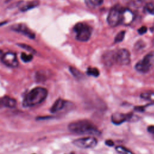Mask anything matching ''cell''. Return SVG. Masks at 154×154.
I'll return each instance as SVG.
<instances>
[{
  "label": "cell",
  "mask_w": 154,
  "mask_h": 154,
  "mask_svg": "<svg viewBox=\"0 0 154 154\" xmlns=\"http://www.w3.org/2000/svg\"><path fill=\"white\" fill-rule=\"evenodd\" d=\"M69 71L71 73V74L73 76V77L78 79H81L84 78V74L79 70H78L75 67L70 66Z\"/></svg>",
  "instance_id": "obj_17"
},
{
  "label": "cell",
  "mask_w": 154,
  "mask_h": 154,
  "mask_svg": "<svg viewBox=\"0 0 154 154\" xmlns=\"http://www.w3.org/2000/svg\"><path fill=\"white\" fill-rule=\"evenodd\" d=\"M151 105H152V103H147V104L146 105H143V106H142V105H141V106H135L134 107V110H135V111H137V112H144V111L146 110V107H147L148 106Z\"/></svg>",
  "instance_id": "obj_26"
},
{
  "label": "cell",
  "mask_w": 154,
  "mask_h": 154,
  "mask_svg": "<svg viewBox=\"0 0 154 154\" xmlns=\"http://www.w3.org/2000/svg\"><path fill=\"white\" fill-rule=\"evenodd\" d=\"M97 139L94 137H87L77 138L72 141V144L74 146L81 149L94 148L97 146Z\"/></svg>",
  "instance_id": "obj_7"
},
{
  "label": "cell",
  "mask_w": 154,
  "mask_h": 154,
  "mask_svg": "<svg viewBox=\"0 0 154 154\" xmlns=\"http://www.w3.org/2000/svg\"><path fill=\"white\" fill-rule=\"evenodd\" d=\"M140 119V117L135 115L132 112L129 113H121L116 112L111 115V122L116 125H119L126 122H135Z\"/></svg>",
  "instance_id": "obj_5"
},
{
  "label": "cell",
  "mask_w": 154,
  "mask_h": 154,
  "mask_svg": "<svg viewBox=\"0 0 154 154\" xmlns=\"http://www.w3.org/2000/svg\"><path fill=\"white\" fill-rule=\"evenodd\" d=\"M21 60L25 63H28L32 60L33 56L32 54H26L24 52H22L20 55Z\"/></svg>",
  "instance_id": "obj_22"
},
{
  "label": "cell",
  "mask_w": 154,
  "mask_h": 154,
  "mask_svg": "<svg viewBox=\"0 0 154 154\" xmlns=\"http://www.w3.org/2000/svg\"><path fill=\"white\" fill-rule=\"evenodd\" d=\"M1 58L2 63L9 67L16 68L19 66V61L17 55L14 52H6L2 54Z\"/></svg>",
  "instance_id": "obj_9"
},
{
  "label": "cell",
  "mask_w": 154,
  "mask_h": 154,
  "mask_svg": "<svg viewBox=\"0 0 154 154\" xmlns=\"http://www.w3.org/2000/svg\"><path fill=\"white\" fill-rule=\"evenodd\" d=\"M86 4L90 7L99 6L102 5L103 0H85Z\"/></svg>",
  "instance_id": "obj_20"
},
{
  "label": "cell",
  "mask_w": 154,
  "mask_h": 154,
  "mask_svg": "<svg viewBox=\"0 0 154 154\" xmlns=\"http://www.w3.org/2000/svg\"><path fill=\"white\" fill-rule=\"evenodd\" d=\"M116 152L120 154H135L130 149L123 146H117L115 147Z\"/></svg>",
  "instance_id": "obj_19"
},
{
  "label": "cell",
  "mask_w": 154,
  "mask_h": 154,
  "mask_svg": "<svg viewBox=\"0 0 154 154\" xmlns=\"http://www.w3.org/2000/svg\"><path fill=\"white\" fill-rule=\"evenodd\" d=\"M105 144H106L107 146H109V147H112V146H114V141H113L112 140H109V139L105 140Z\"/></svg>",
  "instance_id": "obj_30"
},
{
  "label": "cell",
  "mask_w": 154,
  "mask_h": 154,
  "mask_svg": "<svg viewBox=\"0 0 154 154\" xmlns=\"http://www.w3.org/2000/svg\"><path fill=\"white\" fill-rule=\"evenodd\" d=\"M140 97L142 99L147 100L152 104H154V92L152 91H146L140 94Z\"/></svg>",
  "instance_id": "obj_16"
},
{
  "label": "cell",
  "mask_w": 154,
  "mask_h": 154,
  "mask_svg": "<svg viewBox=\"0 0 154 154\" xmlns=\"http://www.w3.org/2000/svg\"><path fill=\"white\" fill-rule=\"evenodd\" d=\"M86 73L87 75L93 76L94 78H97L100 75V72L99 69L96 67H88L87 69Z\"/></svg>",
  "instance_id": "obj_18"
},
{
  "label": "cell",
  "mask_w": 154,
  "mask_h": 154,
  "mask_svg": "<svg viewBox=\"0 0 154 154\" xmlns=\"http://www.w3.org/2000/svg\"><path fill=\"white\" fill-rule=\"evenodd\" d=\"M144 48V43L143 42H141L140 43L137 42V44L135 45V49L138 51L140 49H141Z\"/></svg>",
  "instance_id": "obj_28"
},
{
  "label": "cell",
  "mask_w": 154,
  "mask_h": 154,
  "mask_svg": "<svg viewBox=\"0 0 154 154\" xmlns=\"http://www.w3.org/2000/svg\"><path fill=\"white\" fill-rule=\"evenodd\" d=\"M40 4L39 0H32L30 1H28L21 4L20 5V10L21 11H26L29 10L34 8Z\"/></svg>",
  "instance_id": "obj_15"
},
{
  "label": "cell",
  "mask_w": 154,
  "mask_h": 154,
  "mask_svg": "<svg viewBox=\"0 0 154 154\" xmlns=\"http://www.w3.org/2000/svg\"><path fill=\"white\" fill-rule=\"evenodd\" d=\"M154 62V53L149 52L143 58L137 62L135 65V69L137 71L146 73L150 70Z\"/></svg>",
  "instance_id": "obj_3"
},
{
  "label": "cell",
  "mask_w": 154,
  "mask_h": 154,
  "mask_svg": "<svg viewBox=\"0 0 154 154\" xmlns=\"http://www.w3.org/2000/svg\"><path fill=\"white\" fill-rule=\"evenodd\" d=\"M76 33V38L80 42H86L89 40L91 34V28L82 23H78L73 28Z\"/></svg>",
  "instance_id": "obj_4"
},
{
  "label": "cell",
  "mask_w": 154,
  "mask_h": 154,
  "mask_svg": "<svg viewBox=\"0 0 154 154\" xmlns=\"http://www.w3.org/2000/svg\"><path fill=\"white\" fill-rule=\"evenodd\" d=\"M48 90L42 87H37L31 90L25 96L22 105L24 107H32L43 102L48 96Z\"/></svg>",
  "instance_id": "obj_2"
},
{
  "label": "cell",
  "mask_w": 154,
  "mask_h": 154,
  "mask_svg": "<svg viewBox=\"0 0 154 154\" xmlns=\"http://www.w3.org/2000/svg\"><path fill=\"white\" fill-rule=\"evenodd\" d=\"M7 22H8L7 21H4V22H0V26H2V25H5Z\"/></svg>",
  "instance_id": "obj_31"
},
{
  "label": "cell",
  "mask_w": 154,
  "mask_h": 154,
  "mask_svg": "<svg viewBox=\"0 0 154 154\" xmlns=\"http://www.w3.org/2000/svg\"><path fill=\"white\" fill-rule=\"evenodd\" d=\"M11 29L14 31L22 33L31 39H34L35 37V33L30 30L29 28L23 23L14 24L11 26Z\"/></svg>",
  "instance_id": "obj_10"
},
{
  "label": "cell",
  "mask_w": 154,
  "mask_h": 154,
  "mask_svg": "<svg viewBox=\"0 0 154 154\" xmlns=\"http://www.w3.org/2000/svg\"><path fill=\"white\" fill-rule=\"evenodd\" d=\"M68 130L73 134L78 135H90L98 136L101 132L97 127L88 120H78L70 123L67 126Z\"/></svg>",
  "instance_id": "obj_1"
},
{
  "label": "cell",
  "mask_w": 154,
  "mask_h": 154,
  "mask_svg": "<svg viewBox=\"0 0 154 154\" xmlns=\"http://www.w3.org/2000/svg\"><path fill=\"white\" fill-rule=\"evenodd\" d=\"M18 46L21 47L22 48L26 50L27 51L29 52L31 54H35L36 53L35 50L33 48L30 46L29 45H28L25 44V43H20V44H18Z\"/></svg>",
  "instance_id": "obj_24"
},
{
  "label": "cell",
  "mask_w": 154,
  "mask_h": 154,
  "mask_svg": "<svg viewBox=\"0 0 154 154\" xmlns=\"http://www.w3.org/2000/svg\"><path fill=\"white\" fill-rule=\"evenodd\" d=\"M147 131L149 133L154 135V125H150L147 128Z\"/></svg>",
  "instance_id": "obj_29"
},
{
  "label": "cell",
  "mask_w": 154,
  "mask_h": 154,
  "mask_svg": "<svg viewBox=\"0 0 154 154\" xmlns=\"http://www.w3.org/2000/svg\"><path fill=\"white\" fill-rule=\"evenodd\" d=\"M102 60L104 64L107 67L112 66L115 63V52L109 51L105 52L102 55Z\"/></svg>",
  "instance_id": "obj_12"
},
{
  "label": "cell",
  "mask_w": 154,
  "mask_h": 154,
  "mask_svg": "<svg viewBox=\"0 0 154 154\" xmlns=\"http://www.w3.org/2000/svg\"><path fill=\"white\" fill-rule=\"evenodd\" d=\"M122 10V8L119 5H116L109 10L107 17V22L109 26L115 27L121 23Z\"/></svg>",
  "instance_id": "obj_6"
},
{
  "label": "cell",
  "mask_w": 154,
  "mask_h": 154,
  "mask_svg": "<svg viewBox=\"0 0 154 154\" xmlns=\"http://www.w3.org/2000/svg\"><path fill=\"white\" fill-rule=\"evenodd\" d=\"M35 79L37 81H44L46 79V75L44 71H38L35 73Z\"/></svg>",
  "instance_id": "obj_21"
},
{
  "label": "cell",
  "mask_w": 154,
  "mask_h": 154,
  "mask_svg": "<svg viewBox=\"0 0 154 154\" xmlns=\"http://www.w3.org/2000/svg\"><path fill=\"white\" fill-rule=\"evenodd\" d=\"M17 105L16 99L9 96H4L0 98V106L8 108H13Z\"/></svg>",
  "instance_id": "obj_13"
},
{
  "label": "cell",
  "mask_w": 154,
  "mask_h": 154,
  "mask_svg": "<svg viewBox=\"0 0 154 154\" xmlns=\"http://www.w3.org/2000/svg\"><path fill=\"white\" fill-rule=\"evenodd\" d=\"M125 35V31H122L117 34L114 38V43H119L123 41Z\"/></svg>",
  "instance_id": "obj_23"
},
{
  "label": "cell",
  "mask_w": 154,
  "mask_h": 154,
  "mask_svg": "<svg viewBox=\"0 0 154 154\" xmlns=\"http://www.w3.org/2000/svg\"><path fill=\"white\" fill-rule=\"evenodd\" d=\"M66 104V101L61 98H58L53 103L50 108L51 113H57L62 110Z\"/></svg>",
  "instance_id": "obj_14"
},
{
  "label": "cell",
  "mask_w": 154,
  "mask_h": 154,
  "mask_svg": "<svg viewBox=\"0 0 154 154\" xmlns=\"http://www.w3.org/2000/svg\"><path fill=\"white\" fill-rule=\"evenodd\" d=\"M13 1V0H5V3H8V2H10V1Z\"/></svg>",
  "instance_id": "obj_32"
},
{
  "label": "cell",
  "mask_w": 154,
  "mask_h": 154,
  "mask_svg": "<svg viewBox=\"0 0 154 154\" xmlns=\"http://www.w3.org/2000/svg\"><path fill=\"white\" fill-rule=\"evenodd\" d=\"M147 28L146 26H143L141 27H140L138 29V32L139 33V34L140 35H142V34H145L146 32H147Z\"/></svg>",
  "instance_id": "obj_27"
},
{
  "label": "cell",
  "mask_w": 154,
  "mask_h": 154,
  "mask_svg": "<svg viewBox=\"0 0 154 154\" xmlns=\"http://www.w3.org/2000/svg\"><path fill=\"white\" fill-rule=\"evenodd\" d=\"M134 19V14L128 8H122L121 23L125 25H130Z\"/></svg>",
  "instance_id": "obj_11"
},
{
  "label": "cell",
  "mask_w": 154,
  "mask_h": 154,
  "mask_svg": "<svg viewBox=\"0 0 154 154\" xmlns=\"http://www.w3.org/2000/svg\"><path fill=\"white\" fill-rule=\"evenodd\" d=\"M115 63L120 66H128L131 63V54L126 49H120L115 52Z\"/></svg>",
  "instance_id": "obj_8"
},
{
  "label": "cell",
  "mask_w": 154,
  "mask_h": 154,
  "mask_svg": "<svg viewBox=\"0 0 154 154\" xmlns=\"http://www.w3.org/2000/svg\"><path fill=\"white\" fill-rule=\"evenodd\" d=\"M146 10L150 14L154 15V2H149L146 5Z\"/></svg>",
  "instance_id": "obj_25"
},
{
  "label": "cell",
  "mask_w": 154,
  "mask_h": 154,
  "mask_svg": "<svg viewBox=\"0 0 154 154\" xmlns=\"http://www.w3.org/2000/svg\"><path fill=\"white\" fill-rule=\"evenodd\" d=\"M2 54H2V51L1 50H0V57H1V56L2 55Z\"/></svg>",
  "instance_id": "obj_33"
}]
</instances>
